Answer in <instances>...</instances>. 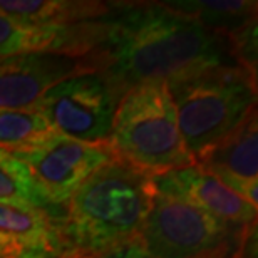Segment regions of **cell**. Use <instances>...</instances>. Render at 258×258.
I'll list each match as a JSON object with an SVG mask.
<instances>
[{"label":"cell","mask_w":258,"mask_h":258,"mask_svg":"<svg viewBox=\"0 0 258 258\" xmlns=\"http://www.w3.org/2000/svg\"><path fill=\"white\" fill-rule=\"evenodd\" d=\"M0 248L10 258H66L60 225L49 211L0 203Z\"/></svg>","instance_id":"8fae6325"},{"label":"cell","mask_w":258,"mask_h":258,"mask_svg":"<svg viewBox=\"0 0 258 258\" xmlns=\"http://www.w3.org/2000/svg\"><path fill=\"white\" fill-rule=\"evenodd\" d=\"M158 195L189 203L221 221L245 226L256 221V208L231 193L220 179L201 169L189 166L151 176Z\"/></svg>","instance_id":"9c48e42d"},{"label":"cell","mask_w":258,"mask_h":258,"mask_svg":"<svg viewBox=\"0 0 258 258\" xmlns=\"http://www.w3.org/2000/svg\"><path fill=\"white\" fill-rule=\"evenodd\" d=\"M164 5L198 20L205 29L220 37H228L256 20V2L248 0H193Z\"/></svg>","instance_id":"5bb4252c"},{"label":"cell","mask_w":258,"mask_h":258,"mask_svg":"<svg viewBox=\"0 0 258 258\" xmlns=\"http://www.w3.org/2000/svg\"><path fill=\"white\" fill-rule=\"evenodd\" d=\"M0 258H10V256H9L7 253H5V251H4L2 248H0Z\"/></svg>","instance_id":"ac0fdd59"},{"label":"cell","mask_w":258,"mask_h":258,"mask_svg":"<svg viewBox=\"0 0 258 258\" xmlns=\"http://www.w3.org/2000/svg\"><path fill=\"white\" fill-rule=\"evenodd\" d=\"M0 203L29 205L34 208L52 210L29 168L12 153L0 149Z\"/></svg>","instance_id":"2e32d148"},{"label":"cell","mask_w":258,"mask_h":258,"mask_svg":"<svg viewBox=\"0 0 258 258\" xmlns=\"http://www.w3.org/2000/svg\"><path fill=\"white\" fill-rule=\"evenodd\" d=\"M14 156L29 168L52 206L67 203L96 169L114 158L106 144L81 143L57 133L42 146Z\"/></svg>","instance_id":"52a82bcc"},{"label":"cell","mask_w":258,"mask_h":258,"mask_svg":"<svg viewBox=\"0 0 258 258\" xmlns=\"http://www.w3.org/2000/svg\"><path fill=\"white\" fill-rule=\"evenodd\" d=\"M250 225L226 223L193 205L156 193L138 240L153 258H238Z\"/></svg>","instance_id":"5b68a950"},{"label":"cell","mask_w":258,"mask_h":258,"mask_svg":"<svg viewBox=\"0 0 258 258\" xmlns=\"http://www.w3.org/2000/svg\"><path fill=\"white\" fill-rule=\"evenodd\" d=\"M55 134L35 107L0 109V149L17 154L42 146Z\"/></svg>","instance_id":"9a60e30c"},{"label":"cell","mask_w":258,"mask_h":258,"mask_svg":"<svg viewBox=\"0 0 258 258\" xmlns=\"http://www.w3.org/2000/svg\"><path fill=\"white\" fill-rule=\"evenodd\" d=\"M220 179L231 193L258 206V126L253 111L230 136L196 164Z\"/></svg>","instance_id":"30bf717a"},{"label":"cell","mask_w":258,"mask_h":258,"mask_svg":"<svg viewBox=\"0 0 258 258\" xmlns=\"http://www.w3.org/2000/svg\"><path fill=\"white\" fill-rule=\"evenodd\" d=\"M168 89L195 164L256 111V77L236 64L171 82Z\"/></svg>","instance_id":"3957f363"},{"label":"cell","mask_w":258,"mask_h":258,"mask_svg":"<svg viewBox=\"0 0 258 258\" xmlns=\"http://www.w3.org/2000/svg\"><path fill=\"white\" fill-rule=\"evenodd\" d=\"M122 94L149 82L171 84L230 64L223 37L164 4H131L107 19L102 44L86 57Z\"/></svg>","instance_id":"6da1fadb"},{"label":"cell","mask_w":258,"mask_h":258,"mask_svg":"<svg viewBox=\"0 0 258 258\" xmlns=\"http://www.w3.org/2000/svg\"><path fill=\"white\" fill-rule=\"evenodd\" d=\"M86 71H94L87 59L57 52L0 57V109H30L52 86Z\"/></svg>","instance_id":"ba28073f"},{"label":"cell","mask_w":258,"mask_h":258,"mask_svg":"<svg viewBox=\"0 0 258 258\" xmlns=\"http://www.w3.org/2000/svg\"><path fill=\"white\" fill-rule=\"evenodd\" d=\"M82 44V25L30 27L0 14V57L22 52H57L76 55Z\"/></svg>","instance_id":"7c38bea8"},{"label":"cell","mask_w":258,"mask_h":258,"mask_svg":"<svg viewBox=\"0 0 258 258\" xmlns=\"http://www.w3.org/2000/svg\"><path fill=\"white\" fill-rule=\"evenodd\" d=\"M97 258H153V256L144 250L141 241L136 238V240L117 246V248L107 251V253L97 256Z\"/></svg>","instance_id":"e0dca14e"},{"label":"cell","mask_w":258,"mask_h":258,"mask_svg":"<svg viewBox=\"0 0 258 258\" xmlns=\"http://www.w3.org/2000/svg\"><path fill=\"white\" fill-rule=\"evenodd\" d=\"M106 146L114 158L149 176L195 166L164 82L134 86L122 94Z\"/></svg>","instance_id":"277c9868"},{"label":"cell","mask_w":258,"mask_h":258,"mask_svg":"<svg viewBox=\"0 0 258 258\" xmlns=\"http://www.w3.org/2000/svg\"><path fill=\"white\" fill-rule=\"evenodd\" d=\"M102 2L64 0H0V14L30 27H57L102 19L109 14Z\"/></svg>","instance_id":"4fadbf2b"},{"label":"cell","mask_w":258,"mask_h":258,"mask_svg":"<svg viewBox=\"0 0 258 258\" xmlns=\"http://www.w3.org/2000/svg\"><path fill=\"white\" fill-rule=\"evenodd\" d=\"M156 191L151 176L112 158L67 201L59 221L66 258H97L136 240Z\"/></svg>","instance_id":"7a4b0ae2"},{"label":"cell","mask_w":258,"mask_h":258,"mask_svg":"<svg viewBox=\"0 0 258 258\" xmlns=\"http://www.w3.org/2000/svg\"><path fill=\"white\" fill-rule=\"evenodd\" d=\"M122 92L101 71H86L57 82L34 107L60 136L106 144Z\"/></svg>","instance_id":"8992f818"}]
</instances>
